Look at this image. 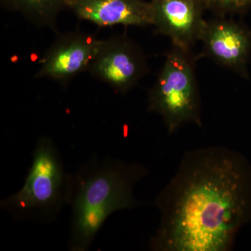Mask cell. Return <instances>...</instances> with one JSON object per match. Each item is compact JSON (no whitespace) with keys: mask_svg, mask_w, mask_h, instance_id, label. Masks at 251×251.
<instances>
[{"mask_svg":"<svg viewBox=\"0 0 251 251\" xmlns=\"http://www.w3.org/2000/svg\"><path fill=\"white\" fill-rule=\"evenodd\" d=\"M161 213L153 251H229L251 221V166L221 146L185 153L156 198Z\"/></svg>","mask_w":251,"mask_h":251,"instance_id":"obj_1","label":"cell"},{"mask_svg":"<svg viewBox=\"0 0 251 251\" xmlns=\"http://www.w3.org/2000/svg\"><path fill=\"white\" fill-rule=\"evenodd\" d=\"M148 174L143 165L97 156L70 174L69 250H88L109 216L117 211L143 205L135 199L133 188Z\"/></svg>","mask_w":251,"mask_h":251,"instance_id":"obj_2","label":"cell"},{"mask_svg":"<svg viewBox=\"0 0 251 251\" xmlns=\"http://www.w3.org/2000/svg\"><path fill=\"white\" fill-rule=\"evenodd\" d=\"M69 176L53 140L41 136L24 184L1 201V209L15 221L50 224L68 205Z\"/></svg>","mask_w":251,"mask_h":251,"instance_id":"obj_3","label":"cell"},{"mask_svg":"<svg viewBox=\"0 0 251 251\" xmlns=\"http://www.w3.org/2000/svg\"><path fill=\"white\" fill-rule=\"evenodd\" d=\"M195 62L191 50L173 46L149 91L148 111L161 115L170 135L186 124L202 126Z\"/></svg>","mask_w":251,"mask_h":251,"instance_id":"obj_4","label":"cell"},{"mask_svg":"<svg viewBox=\"0 0 251 251\" xmlns=\"http://www.w3.org/2000/svg\"><path fill=\"white\" fill-rule=\"evenodd\" d=\"M148 61L143 49L126 35L114 36L100 41L91 63V76L126 94L148 74Z\"/></svg>","mask_w":251,"mask_h":251,"instance_id":"obj_5","label":"cell"},{"mask_svg":"<svg viewBox=\"0 0 251 251\" xmlns=\"http://www.w3.org/2000/svg\"><path fill=\"white\" fill-rule=\"evenodd\" d=\"M93 34L74 30L61 34L40 62L35 78H49L65 87L88 71L100 44Z\"/></svg>","mask_w":251,"mask_h":251,"instance_id":"obj_6","label":"cell"},{"mask_svg":"<svg viewBox=\"0 0 251 251\" xmlns=\"http://www.w3.org/2000/svg\"><path fill=\"white\" fill-rule=\"evenodd\" d=\"M152 25L168 36L173 46L191 50L201 41L206 23L203 0H151Z\"/></svg>","mask_w":251,"mask_h":251,"instance_id":"obj_7","label":"cell"},{"mask_svg":"<svg viewBox=\"0 0 251 251\" xmlns=\"http://www.w3.org/2000/svg\"><path fill=\"white\" fill-rule=\"evenodd\" d=\"M201 41L202 56L241 76H248L251 35L247 29L228 20L207 21Z\"/></svg>","mask_w":251,"mask_h":251,"instance_id":"obj_8","label":"cell"},{"mask_svg":"<svg viewBox=\"0 0 251 251\" xmlns=\"http://www.w3.org/2000/svg\"><path fill=\"white\" fill-rule=\"evenodd\" d=\"M68 9L99 27L152 25L151 3L144 0H72Z\"/></svg>","mask_w":251,"mask_h":251,"instance_id":"obj_9","label":"cell"},{"mask_svg":"<svg viewBox=\"0 0 251 251\" xmlns=\"http://www.w3.org/2000/svg\"><path fill=\"white\" fill-rule=\"evenodd\" d=\"M72 0H0L5 9L23 15L36 25L55 29L59 13Z\"/></svg>","mask_w":251,"mask_h":251,"instance_id":"obj_10","label":"cell"},{"mask_svg":"<svg viewBox=\"0 0 251 251\" xmlns=\"http://www.w3.org/2000/svg\"><path fill=\"white\" fill-rule=\"evenodd\" d=\"M206 9L220 15L233 14L242 11L251 4V0H203Z\"/></svg>","mask_w":251,"mask_h":251,"instance_id":"obj_11","label":"cell"}]
</instances>
